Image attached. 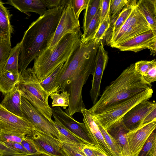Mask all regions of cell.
<instances>
[{"mask_svg":"<svg viewBox=\"0 0 156 156\" xmlns=\"http://www.w3.org/2000/svg\"><path fill=\"white\" fill-rule=\"evenodd\" d=\"M69 94L66 91H63L60 94L54 93L50 95L52 100V107H61L66 109L69 106Z\"/></svg>","mask_w":156,"mask_h":156,"instance_id":"cell-32","label":"cell"},{"mask_svg":"<svg viewBox=\"0 0 156 156\" xmlns=\"http://www.w3.org/2000/svg\"><path fill=\"white\" fill-rule=\"evenodd\" d=\"M131 64L106 87L100 98L89 110L94 115L141 92L151 88Z\"/></svg>","mask_w":156,"mask_h":156,"instance_id":"cell-3","label":"cell"},{"mask_svg":"<svg viewBox=\"0 0 156 156\" xmlns=\"http://www.w3.org/2000/svg\"><path fill=\"white\" fill-rule=\"evenodd\" d=\"M111 18L109 16L107 17L100 25L94 37V39L101 41L105 36L108 30L111 27Z\"/></svg>","mask_w":156,"mask_h":156,"instance_id":"cell-37","label":"cell"},{"mask_svg":"<svg viewBox=\"0 0 156 156\" xmlns=\"http://www.w3.org/2000/svg\"><path fill=\"white\" fill-rule=\"evenodd\" d=\"M108 60L107 52L104 49L102 41L100 42L94 64L92 86L90 95L93 105L98 101L103 73Z\"/></svg>","mask_w":156,"mask_h":156,"instance_id":"cell-12","label":"cell"},{"mask_svg":"<svg viewBox=\"0 0 156 156\" xmlns=\"http://www.w3.org/2000/svg\"><path fill=\"white\" fill-rule=\"evenodd\" d=\"M76 146L84 156H97L90 144L83 143Z\"/></svg>","mask_w":156,"mask_h":156,"instance_id":"cell-44","label":"cell"},{"mask_svg":"<svg viewBox=\"0 0 156 156\" xmlns=\"http://www.w3.org/2000/svg\"><path fill=\"white\" fill-rule=\"evenodd\" d=\"M70 1V0L63 9L54 35L48 48L52 49L63 36L80 27L79 19L76 16Z\"/></svg>","mask_w":156,"mask_h":156,"instance_id":"cell-9","label":"cell"},{"mask_svg":"<svg viewBox=\"0 0 156 156\" xmlns=\"http://www.w3.org/2000/svg\"><path fill=\"white\" fill-rule=\"evenodd\" d=\"M136 1L128 0V3L125 5L120 13L115 17L116 19L113 24L111 32L109 37L107 38L110 37L115 33L125 22L133 9L136 6Z\"/></svg>","mask_w":156,"mask_h":156,"instance_id":"cell-24","label":"cell"},{"mask_svg":"<svg viewBox=\"0 0 156 156\" xmlns=\"http://www.w3.org/2000/svg\"><path fill=\"white\" fill-rule=\"evenodd\" d=\"M21 95L16 85L14 90L4 96L0 104L6 110L19 117H23L22 111Z\"/></svg>","mask_w":156,"mask_h":156,"instance_id":"cell-20","label":"cell"},{"mask_svg":"<svg viewBox=\"0 0 156 156\" xmlns=\"http://www.w3.org/2000/svg\"><path fill=\"white\" fill-rule=\"evenodd\" d=\"M1 129H0V132H1Z\"/></svg>","mask_w":156,"mask_h":156,"instance_id":"cell-51","label":"cell"},{"mask_svg":"<svg viewBox=\"0 0 156 156\" xmlns=\"http://www.w3.org/2000/svg\"><path fill=\"white\" fill-rule=\"evenodd\" d=\"M100 9L91 21L86 31L82 34L81 41H86L94 39L99 26Z\"/></svg>","mask_w":156,"mask_h":156,"instance_id":"cell-29","label":"cell"},{"mask_svg":"<svg viewBox=\"0 0 156 156\" xmlns=\"http://www.w3.org/2000/svg\"><path fill=\"white\" fill-rule=\"evenodd\" d=\"M155 66H156L155 59L149 61L141 60L135 63L136 71L143 77L146 75L152 67Z\"/></svg>","mask_w":156,"mask_h":156,"instance_id":"cell-35","label":"cell"},{"mask_svg":"<svg viewBox=\"0 0 156 156\" xmlns=\"http://www.w3.org/2000/svg\"><path fill=\"white\" fill-rule=\"evenodd\" d=\"M154 121H156V108L153 109L146 116L142 125L146 124Z\"/></svg>","mask_w":156,"mask_h":156,"instance_id":"cell-46","label":"cell"},{"mask_svg":"<svg viewBox=\"0 0 156 156\" xmlns=\"http://www.w3.org/2000/svg\"><path fill=\"white\" fill-rule=\"evenodd\" d=\"M100 41L94 38L81 41L78 48L65 62L54 82L53 93L66 91L69 95L68 108L65 112L71 117L76 113H81L85 108L82 90L89 76L93 75Z\"/></svg>","mask_w":156,"mask_h":156,"instance_id":"cell-1","label":"cell"},{"mask_svg":"<svg viewBox=\"0 0 156 156\" xmlns=\"http://www.w3.org/2000/svg\"><path fill=\"white\" fill-rule=\"evenodd\" d=\"M156 42V30L151 29L139 34L114 47L121 51L135 52L148 49Z\"/></svg>","mask_w":156,"mask_h":156,"instance_id":"cell-15","label":"cell"},{"mask_svg":"<svg viewBox=\"0 0 156 156\" xmlns=\"http://www.w3.org/2000/svg\"><path fill=\"white\" fill-rule=\"evenodd\" d=\"M156 121L129 130L127 134L131 156H138L148 138L156 129Z\"/></svg>","mask_w":156,"mask_h":156,"instance_id":"cell-14","label":"cell"},{"mask_svg":"<svg viewBox=\"0 0 156 156\" xmlns=\"http://www.w3.org/2000/svg\"><path fill=\"white\" fill-rule=\"evenodd\" d=\"M136 7L149 24L151 29L156 30V0H139Z\"/></svg>","mask_w":156,"mask_h":156,"instance_id":"cell-21","label":"cell"},{"mask_svg":"<svg viewBox=\"0 0 156 156\" xmlns=\"http://www.w3.org/2000/svg\"><path fill=\"white\" fill-rule=\"evenodd\" d=\"M63 150L67 156H84L76 145L62 143Z\"/></svg>","mask_w":156,"mask_h":156,"instance_id":"cell-40","label":"cell"},{"mask_svg":"<svg viewBox=\"0 0 156 156\" xmlns=\"http://www.w3.org/2000/svg\"><path fill=\"white\" fill-rule=\"evenodd\" d=\"M128 2V0H111L110 6V18L114 19L119 15Z\"/></svg>","mask_w":156,"mask_h":156,"instance_id":"cell-36","label":"cell"},{"mask_svg":"<svg viewBox=\"0 0 156 156\" xmlns=\"http://www.w3.org/2000/svg\"><path fill=\"white\" fill-rule=\"evenodd\" d=\"M52 115L66 128L85 144L95 145L84 122H80L63 111L59 107L52 108Z\"/></svg>","mask_w":156,"mask_h":156,"instance_id":"cell-10","label":"cell"},{"mask_svg":"<svg viewBox=\"0 0 156 156\" xmlns=\"http://www.w3.org/2000/svg\"><path fill=\"white\" fill-rule=\"evenodd\" d=\"M40 153L29 154L14 155H0V156H39Z\"/></svg>","mask_w":156,"mask_h":156,"instance_id":"cell-49","label":"cell"},{"mask_svg":"<svg viewBox=\"0 0 156 156\" xmlns=\"http://www.w3.org/2000/svg\"><path fill=\"white\" fill-rule=\"evenodd\" d=\"M81 113L83 121L88 130L95 145L108 156H115L106 142L95 122L92 114L89 109H82Z\"/></svg>","mask_w":156,"mask_h":156,"instance_id":"cell-16","label":"cell"},{"mask_svg":"<svg viewBox=\"0 0 156 156\" xmlns=\"http://www.w3.org/2000/svg\"><path fill=\"white\" fill-rule=\"evenodd\" d=\"M91 147L97 156H108L101 151L96 146L91 145Z\"/></svg>","mask_w":156,"mask_h":156,"instance_id":"cell-47","label":"cell"},{"mask_svg":"<svg viewBox=\"0 0 156 156\" xmlns=\"http://www.w3.org/2000/svg\"><path fill=\"white\" fill-rule=\"evenodd\" d=\"M54 118L55 125L58 131L59 140L62 143H65L75 145L85 143L82 140L64 127L55 118Z\"/></svg>","mask_w":156,"mask_h":156,"instance_id":"cell-25","label":"cell"},{"mask_svg":"<svg viewBox=\"0 0 156 156\" xmlns=\"http://www.w3.org/2000/svg\"><path fill=\"white\" fill-rule=\"evenodd\" d=\"M92 115L94 121L103 136L106 142L115 156H123L121 147L116 140L108 133L107 131L101 125L95 118L94 115L93 114Z\"/></svg>","mask_w":156,"mask_h":156,"instance_id":"cell-28","label":"cell"},{"mask_svg":"<svg viewBox=\"0 0 156 156\" xmlns=\"http://www.w3.org/2000/svg\"><path fill=\"white\" fill-rule=\"evenodd\" d=\"M0 0V39L11 42L13 28L10 22L11 15Z\"/></svg>","mask_w":156,"mask_h":156,"instance_id":"cell-22","label":"cell"},{"mask_svg":"<svg viewBox=\"0 0 156 156\" xmlns=\"http://www.w3.org/2000/svg\"><path fill=\"white\" fill-rule=\"evenodd\" d=\"M111 0H101L100 9V24H101L105 19L110 15V6Z\"/></svg>","mask_w":156,"mask_h":156,"instance_id":"cell-39","label":"cell"},{"mask_svg":"<svg viewBox=\"0 0 156 156\" xmlns=\"http://www.w3.org/2000/svg\"><path fill=\"white\" fill-rule=\"evenodd\" d=\"M122 149L123 156H131L127 134L129 130L123 124L122 118L112 125L107 130Z\"/></svg>","mask_w":156,"mask_h":156,"instance_id":"cell-18","label":"cell"},{"mask_svg":"<svg viewBox=\"0 0 156 156\" xmlns=\"http://www.w3.org/2000/svg\"><path fill=\"white\" fill-rule=\"evenodd\" d=\"M153 92L152 88L147 90L113 105L99 114H93L107 130L136 105L143 101L149 100L151 98Z\"/></svg>","mask_w":156,"mask_h":156,"instance_id":"cell-6","label":"cell"},{"mask_svg":"<svg viewBox=\"0 0 156 156\" xmlns=\"http://www.w3.org/2000/svg\"><path fill=\"white\" fill-rule=\"evenodd\" d=\"M148 49L150 50L151 55H155L156 52V42L151 46Z\"/></svg>","mask_w":156,"mask_h":156,"instance_id":"cell-48","label":"cell"},{"mask_svg":"<svg viewBox=\"0 0 156 156\" xmlns=\"http://www.w3.org/2000/svg\"><path fill=\"white\" fill-rule=\"evenodd\" d=\"M101 0H89L85 9L83 21V29L84 33L91 21L100 8Z\"/></svg>","mask_w":156,"mask_h":156,"instance_id":"cell-26","label":"cell"},{"mask_svg":"<svg viewBox=\"0 0 156 156\" xmlns=\"http://www.w3.org/2000/svg\"><path fill=\"white\" fill-rule=\"evenodd\" d=\"M21 44V42L20 41L15 46L11 48L3 70H5L14 72H19V59Z\"/></svg>","mask_w":156,"mask_h":156,"instance_id":"cell-27","label":"cell"},{"mask_svg":"<svg viewBox=\"0 0 156 156\" xmlns=\"http://www.w3.org/2000/svg\"><path fill=\"white\" fill-rule=\"evenodd\" d=\"M26 136L40 154L50 156H67L63 150L62 143L58 140L34 129Z\"/></svg>","mask_w":156,"mask_h":156,"instance_id":"cell-8","label":"cell"},{"mask_svg":"<svg viewBox=\"0 0 156 156\" xmlns=\"http://www.w3.org/2000/svg\"><path fill=\"white\" fill-rule=\"evenodd\" d=\"M64 8L48 9L25 31L21 42L18 71L21 74L30 63L48 47L54 35Z\"/></svg>","mask_w":156,"mask_h":156,"instance_id":"cell-2","label":"cell"},{"mask_svg":"<svg viewBox=\"0 0 156 156\" xmlns=\"http://www.w3.org/2000/svg\"><path fill=\"white\" fill-rule=\"evenodd\" d=\"M65 62L60 64L54 71L46 78L40 83L44 89L49 96L53 94L54 82Z\"/></svg>","mask_w":156,"mask_h":156,"instance_id":"cell-31","label":"cell"},{"mask_svg":"<svg viewBox=\"0 0 156 156\" xmlns=\"http://www.w3.org/2000/svg\"><path fill=\"white\" fill-rule=\"evenodd\" d=\"M21 102L23 117L30 122L34 129L59 140L58 131L54 121L48 119L22 96Z\"/></svg>","mask_w":156,"mask_h":156,"instance_id":"cell-7","label":"cell"},{"mask_svg":"<svg viewBox=\"0 0 156 156\" xmlns=\"http://www.w3.org/2000/svg\"><path fill=\"white\" fill-rule=\"evenodd\" d=\"M0 129L1 131L30 134L34 129L30 122L6 110L0 103Z\"/></svg>","mask_w":156,"mask_h":156,"instance_id":"cell-11","label":"cell"},{"mask_svg":"<svg viewBox=\"0 0 156 156\" xmlns=\"http://www.w3.org/2000/svg\"><path fill=\"white\" fill-rule=\"evenodd\" d=\"M20 154L7 147L0 141V155H14Z\"/></svg>","mask_w":156,"mask_h":156,"instance_id":"cell-45","label":"cell"},{"mask_svg":"<svg viewBox=\"0 0 156 156\" xmlns=\"http://www.w3.org/2000/svg\"><path fill=\"white\" fill-rule=\"evenodd\" d=\"M11 47V42L0 39V73L6 62Z\"/></svg>","mask_w":156,"mask_h":156,"instance_id":"cell-33","label":"cell"},{"mask_svg":"<svg viewBox=\"0 0 156 156\" xmlns=\"http://www.w3.org/2000/svg\"><path fill=\"white\" fill-rule=\"evenodd\" d=\"M82 35L80 27L63 36L53 48H46L35 58L33 69L40 82L66 61L78 48Z\"/></svg>","mask_w":156,"mask_h":156,"instance_id":"cell-4","label":"cell"},{"mask_svg":"<svg viewBox=\"0 0 156 156\" xmlns=\"http://www.w3.org/2000/svg\"><path fill=\"white\" fill-rule=\"evenodd\" d=\"M24 133L1 131L0 132V141L5 142H14L21 143L26 136Z\"/></svg>","mask_w":156,"mask_h":156,"instance_id":"cell-34","label":"cell"},{"mask_svg":"<svg viewBox=\"0 0 156 156\" xmlns=\"http://www.w3.org/2000/svg\"><path fill=\"white\" fill-rule=\"evenodd\" d=\"M48 9L60 7L64 8L69 2V0H42Z\"/></svg>","mask_w":156,"mask_h":156,"instance_id":"cell-41","label":"cell"},{"mask_svg":"<svg viewBox=\"0 0 156 156\" xmlns=\"http://www.w3.org/2000/svg\"><path fill=\"white\" fill-rule=\"evenodd\" d=\"M155 129L149 136L138 156H156Z\"/></svg>","mask_w":156,"mask_h":156,"instance_id":"cell-30","label":"cell"},{"mask_svg":"<svg viewBox=\"0 0 156 156\" xmlns=\"http://www.w3.org/2000/svg\"><path fill=\"white\" fill-rule=\"evenodd\" d=\"M155 108V101H143L128 111L122 118V121L129 130H134L142 125L146 116Z\"/></svg>","mask_w":156,"mask_h":156,"instance_id":"cell-13","label":"cell"},{"mask_svg":"<svg viewBox=\"0 0 156 156\" xmlns=\"http://www.w3.org/2000/svg\"><path fill=\"white\" fill-rule=\"evenodd\" d=\"M151 29L147 20L136 6L134 15L128 24L125 33L117 45Z\"/></svg>","mask_w":156,"mask_h":156,"instance_id":"cell-17","label":"cell"},{"mask_svg":"<svg viewBox=\"0 0 156 156\" xmlns=\"http://www.w3.org/2000/svg\"><path fill=\"white\" fill-rule=\"evenodd\" d=\"M20 75L19 72L5 70L0 73V92L4 96L14 90L19 81Z\"/></svg>","mask_w":156,"mask_h":156,"instance_id":"cell-23","label":"cell"},{"mask_svg":"<svg viewBox=\"0 0 156 156\" xmlns=\"http://www.w3.org/2000/svg\"><path fill=\"white\" fill-rule=\"evenodd\" d=\"M88 1L89 0H70V3L78 19L81 12L86 9Z\"/></svg>","mask_w":156,"mask_h":156,"instance_id":"cell-38","label":"cell"},{"mask_svg":"<svg viewBox=\"0 0 156 156\" xmlns=\"http://www.w3.org/2000/svg\"><path fill=\"white\" fill-rule=\"evenodd\" d=\"M16 86L22 96L48 119L52 120V108L48 101L50 96L41 86L33 68H27L20 75Z\"/></svg>","mask_w":156,"mask_h":156,"instance_id":"cell-5","label":"cell"},{"mask_svg":"<svg viewBox=\"0 0 156 156\" xmlns=\"http://www.w3.org/2000/svg\"><path fill=\"white\" fill-rule=\"evenodd\" d=\"M3 143L7 147L20 154H30L21 143L14 142H5Z\"/></svg>","mask_w":156,"mask_h":156,"instance_id":"cell-42","label":"cell"},{"mask_svg":"<svg viewBox=\"0 0 156 156\" xmlns=\"http://www.w3.org/2000/svg\"><path fill=\"white\" fill-rule=\"evenodd\" d=\"M39 156H50L46 155V154H39Z\"/></svg>","mask_w":156,"mask_h":156,"instance_id":"cell-50","label":"cell"},{"mask_svg":"<svg viewBox=\"0 0 156 156\" xmlns=\"http://www.w3.org/2000/svg\"><path fill=\"white\" fill-rule=\"evenodd\" d=\"M21 144L30 154L39 153L32 141L27 136L23 138Z\"/></svg>","mask_w":156,"mask_h":156,"instance_id":"cell-43","label":"cell"},{"mask_svg":"<svg viewBox=\"0 0 156 156\" xmlns=\"http://www.w3.org/2000/svg\"><path fill=\"white\" fill-rule=\"evenodd\" d=\"M6 3L29 16L30 12L36 13L41 16L48 10L42 0H9Z\"/></svg>","mask_w":156,"mask_h":156,"instance_id":"cell-19","label":"cell"}]
</instances>
